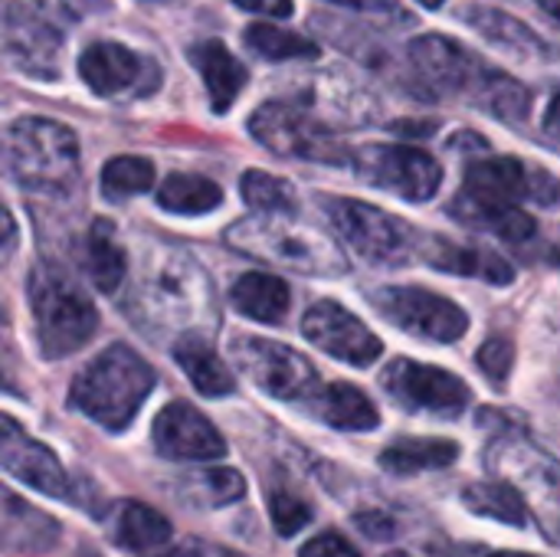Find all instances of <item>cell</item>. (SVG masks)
I'll return each instance as SVG.
<instances>
[{
	"instance_id": "1",
	"label": "cell",
	"mask_w": 560,
	"mask_h": 557,
	"mask_svg": "<svg viewBox=\"0 0 560 557\" xmlns=\"http://www.w3.org/2000/svg\"><path fill=\"white\" fill-rule=\"evenodd\" d=\"M125 312L148 335H207L217 328L213 282L190 253L158 246L154 253H148L131 299L125 302Z\"/></svg>"
},
{
	"instance_id": "2",
	"label": "cell",
	"mask_w": 560,
	"mask_h": 557,
	"mask_svg": "<svg viewBox=\"0 0 560 557\" xmlns=\"http://www.w3.org/2000/svg\"><path fill=\"white\" fill-rule=\"evenodd\" d=\"M154 368L128 345H108L72 381L69 404L108 433H121L151 397Z\"/></svg>"
},
{
	"instance_id": "3",
	"label": "cell",
	"mask_w": 560,
	"mask_h": 557,
	"mask_svg": "<svg viewBox=\"0 0 560 557\" xmlns=\"http://www.w3.org/2000/svg\"><path fill=\"white\" fill-rule=\"evenodd\" d=\"M226 243L249 259L312 279H338L348 272V256L341 246L292 217H243L226 230Z\"/></svg>"
},
{
	"instance_id": "4",
	"label": "cell",
	"mask_w": 560,
	"mask_h": 557,
	"mask_svg": "<svg viewBox=\"0 0 560 557\" xmlns=\"http://www.w3.org/2000/svg\"><path fill=\"white\" fill-rule=\"evenodd\" d=\"M36 341L46 361H62L89 345L98 332V309L82 282L59 263L39 259L26 279Z\"/></svg>"
},
{
	"instance_id": "5",
	"label": "cell",
	"mask_w": 560,
	"mask_h": 557,
	"mask_svg": "<svg viewBox=\"0 0 560 557\" xmlns=\"http://www.w3.org/2000/svg\"><path fill=\"white\" fill-rule=\"evenodd\" d=\"M7 171L10 177L43 197H69L79 184V141L72 128L52 118L26 115L7 128Z\"/></svg>"
},
{
	"instance_id": "6",
	"label": "cell",
	"mask_w": 560,
	"mask_h": 557,
	"mask_svg": "<svg viewBox=\"0 0 560 557\" xmlns=\"http://www.w3.org/2000/svg\"><path fill=\"white\" fill-rule=\"evenodd\" d=\"M482 463L492 476L512 483L522 492L532 522L551 545H560V460L541 450L525 430H515L499 433L489 443Z\"/></svg>"
},
{
	"instance_id": "7",
	"label": "cell",
	"mask_w": 560,
	"mask_h": 557,
	"mask_svg": "<svg viewBox=\"0 0 560 557\" xmlns=\"http://www.w3.org/2000/svg\"><path fill=\"white\" fill-rule=\"evenodd\" d=\"M249 135L279 158L318 161V164H351V151L302 105L266 102L249 115Z\"/></svg>"
},
{
	"instance_id": "8",
	"label": "cell",
	"mask_w": 560,
	"mask_h": 557,
	"mask_svg": "<svg viewBox=\"0 0 560 557\" xmlns=\"http://www.w3.org/2000/svg\"><path fill=\"white\" fill-rule=\"evenodd\" d=\"M230 358L240 374H246L262 394L285 401V404H305L318 387V368L295 348L256 338V335H236L230 341Z\"/></svg>"
},
{
	"instance_id": "9",
	"label": "cell",
	"mask_w": 560,
	"mask_h": 557,
	"mask_svg": "<svg viewBox=\"0 0 560 557\" xmlns=\"http://www.w3.org/2000/svg\"><path fill=\"white\" fill-rule=\"evenodd\" d=\"M328 223L338 230V236L358 250L364 259L374 263H404L413 253H420V236L410 223H404L394 213H384L381 207H371L364 200L351 197H322L318 200Z\"/></svg>"
},
{
	"instance_id": "10",
	"label": "cell",
	"mask_w": 560,
	"mask_h": 557,
	"mask_svg": "<svg viewBox=\"0 0 560 557\" xmlns=\"http://www.w3.org/2000/svg\"><path fill=\"white\" fill-rule=\"evenodd\" d=\"M351 167L377 190L410 204H427L443 184V167L433 154L410 144H364L351 151Z\"/></svg>"
},
{
	"instance_id": "11",
	"label": "cell",
	"mask_w": 560,
	"mask_h": 557,
	"mask_svg": "<svg viewBox=\"0 0 560 557\" xmlns=\"http://www.w3.org/2000/svg\"><path fill=\"white\" fill-rule=\"evenodd\" d=\"M371 305L381 318H387L413 338L450 345L469 332V315L453 299L420 286H384L371 292Z\"/></svg>"
},
{
	"instance_id": "12",
	"label": "cell",
	"mask_w": 560,
	"mask_h": 557,
	"mask_svg": "<svg viewBox=\"0 0 560 557\" xmlns=\"http://www.w3.org/2000/svg\"><path fill=\"white\" fill-rule=\"evenodd\" d=\"M381 384L404 410H413V414L459 417L472 401L463 378L436 364H420L410 358L390 361L387 371L381 374Z\"/></svg>"
},
{
	"instance_id": "13",
	"label": "cell",
	"mask_w": 560,
	"mask_h": 557,
	"mask_svg": "<svg viewBox=\"0 0 560 557\" xmlns=\"http://www.w3.org/2000/svg\"><path fill=\"white\" fill-rule=\"evenodd\" d=\"M410 62L430 92H446V95L466 92L476 102L482 98V92L495 79L492 66H486L476 53H469L456 39L440 36V33H427V36L413 39L410 43Z\"/></svg>"
},
{
	"instance_id": "14",
	"label": "cell",
	"mask_w": 560,
	"mask_h": 557,
	"mask_svg": "<svg viewBox=\"0 0 560 557\" xmlns=\"http://www.w3.org/2000/svg\"><path fill=\"white\" fill-rule=\"evenodd\" d=\"M82 82L102 98H141L161 85V66L121 43H92L79 56Z\"/></svg>"
},
{
	"instance_id": "15",
	"label": "cell",
	"mask_w": 560,
	"mask_h": 557,
	"mask_svg": "<svg viewBox=\"0 0 560 557\" xmlns=\"http://www.w3.org/2000/svg\"><path fill=\"white\" fill-rule=\"evenodd\" d=\"M62 33H66L62 23L3 0V46H7V56L26 76H36V79L59 76Z\"/></svg>"
},
{
	"instance_id": "16",
	"label": "cell",
	"mask_w": 560,
	"mask_h": 557,
	"mask_svg": "<svg viewBox=\"0 0 560 557\" xmlns=\"http://www.w3.org/2000/svg\"><path fill=\"white\" fill-rule=\"evenodd\" d=\"M302 335L315 348H322L325 355H331V358H338V361H345L351 368H368L384 351L381 338L354 312H348L345 305H338L331 299H322L305 312Z\"/></svg>"
},
{
	"instance_id": "17",
	"label": "cell",
	"mask_w": 560,
	"mask_h": 557,
	"mask_svg": "<svg viewBox=\"0 0 560 557\" xmlns=\"http://www.w3.org/2000/svg\"><path fill=\"white\" fill-rule=\"evenodd\" d=\"M151 440L171 463H210L226 456L223 433L187 401H174L154 417Z\"/></svg>"
},
{
	"instance_id": "18",
	"label": "cell",
	"mask_w": 560,
	"mask_h": 557,
	"mask_svg": "<svg viewBox=\"0 0 560 557\" xmlns=\"http://www.w3.org/2000/svg\"><path fill=\"white\" fill-rule=\"evenodd\" d=\"M472 194L518 204V200H535V204H560V181L545 174L541 167H532L518 158H489L476 161L466 167V187Z\"/></svg>"
},
{
	"instance_id": "19",
	"label": "cell",
	"mask_w": 560,
	"mask_h": 557,
	"mask_svg": "<svg viewBox=\"0 0 560 557\" xmlns=\"http://www.w3.org/2000/svg\"><path fill=\"white\" fill-rule=\"evenodd\" d=\"M0 463L3 469L20 479L23 486L43 492V496H56L72 502V489H69V476L62 469V463L56 460V453L43 443H36L33 437H26L10 417L3 420V440H0Z\"/></svg>"
},
{
	"instance_id": "20",
	"label": "cell",
	"mask_w": 560,
	"mask_h": 557,
	"mask_svg": "<svg viewBox=\"0 0 560 557\" xmlns=\"http://www.w3.org/2000/svg\"><path fill=\"white\" fill-rule=\"evenodd\" d=\"M420 259L440 272L479 279L489 286H512L515 282V266L509 259H502L499 253L479 246V243H453L446 236H430L427 243H420Z\"/></svg>"
},
{
	"instance_id": "21",
	"label": "cell",
	"mask_w": 560,
	"mask_h": 557,
	"mask_svg": "<svg viewBox=\"0 0 560 557\" xmlns=\"http://www.w3.org/2000/svg\"><path fill=\"white\" fill-rule=\"evenodd\" d=\"M453 220L472 227V230H486L495 233L509 243H528L538 233V223L532 213H525L518 204H505V200H492L472 190H459L450 204Z\"/></svg>"
},
{
	"instance_id": "22",
	"label": "cell",
	"mask_w": 560,
	"mask_h": 557,
	"mask_svg": "<svg viewBox=\"0 0 560 557\" xmlns=\"http://www.w3.org/2000/svg\"><path fill=\"white\" fill-rule=\"evenodd\" d=\"M302 410L312 414L315 420L328 423L331 430H345V433H368V430H377V423H381L374 401L348 381L322 384L302 404Z\"/></svg>"
},
{
	"instance_id": "23",
	"label": "cell",
	"mask_w": 560,
	"mask_h": 557,
	"mask_svg": "<svg viewBox=\"0 0 560 557\" xmlns=\"http://www.w3.org/2000/svg\"><path fill=\"white\" fill-rule=\"evenodd\" d=\"M187 59L194 62V69L200 72L210 105L217 115L230 112V105L236 102V95L243 92V85L249 82L246 66L220 43V39H207L187 49Z\"/></svg>"
},
{
	"instance_id": "24",
	"label": "cell",
	"mask_w": 560,
	"mask_h": 557,
	"mask_svg": "<svg viewBox=\"0 0 560 557\" xmlns=\"http://www.w3.org/2000/svg\"><path fill=\"white\" fill-rule=\"evenodd\" d=\"M62 529L56 519L23 502L13 492H3V548L13 555H46L56 548Z\"/></svg>"
},
{
	"instance_id": "25",
	"label": "cell",
	"mask_w": 560,
	"mask_h": 557,
	"mask_svg": "<svg viewBox=\"0 0 560 557\" xmlns=\"http://www.w3.org/2000/svg\"><path fill=\"white\" fill-rule=\"evenodd\" d=\"M108 532H112V542L131 555H154L161 552L167 542H171V522L144 506V502H121L112 515H108Z\"/></svg>"
},
{
	"instance_id": "26",
	"label": "cell",
	"mask_w": 560,
	"mask_h": 557,
	"mask_svg": "<svg viewBox=\"0 0 560 557\" xmlns=\"http://www.w3.org/2000/svg\"><path fill=\"white\" fill-rule=\"evenodd\" d=\"M463 20L479 30L489 43L502 46L509 56H518V59H538V56H548L541 36L525 26L522 20H515L512 13L499 10V7H489V3H472L463 10Z\"/></svg>"
},
{
	"instance_id": "27",
	"label": "cell",
	"mask_w": 560,
	"mask_h": 557,
	"mask_svg": "<svg viewBox=\"0 0 560 557\" xmlns=\"http://www.w3.org/2000/svg\"><path fill=\"white\" fill-rule=\"evenodd\" d=\"M230 305L243 318H253V322H262V325H279L292 309V292L272 272H246V276H240L233 282Z\"/></svg>"
},
{
	"instance_id": "28",
	"label": "cell",
	"mask_w": 560,
	"mask_h": 557,
	"mask_svg": "<svg viewBox=\"0 0 560 557\" xmlns=\"http://www.w3.org/2000/svg\"><path fill=\"white\" fill-rule=\"evenodd\" d=\"M171 358L180 364L187 381L203 394V397H230L236 391L233 371L223 364V358L207 345L203 335H184L171 348Z\"/></svg>"
},
{
	"instance_id": "29",
	"label": "cell",
	"mask_w": 560,
	"mask_h": 557,
	"mask_svg": "<svg viewBox=\"0 0 560 557\" xmlns=\"http://www.w3.org/2000/svg\"><path fill=\"white\" fill-rule=\"evenodd\" d=\"M79 259H82V272L89 276V282L105 295L118 292V286L128 276V256H125L121 243L115 240V227L108 220L92 223V230L85 233Z\"/></svg>"
},
{
	"instance_id": "30",
	"label": "cell",
	"mask_w": 560,
	"mask_h": 557,
	"mask_svg": "<svg viewBox=\"0 0 560 557\" xmlns=\"http://www.w3.org/2000/svg\"><path fill=\"white\" fill-rule=\"evenodd\" d=\"M459 460V443L440 437H404L381 453V469L394 476H417L430 469H446Z\"/></svg>"
},
{
	"instance_id": "31",
	"label": "cell",
	"mask_w": 560,
	"mask_h": 557,
	"mask_svg": "<svg viewBox=\"0 0 560 557\" xmlns=\"http://www.w3.org/2000/svg\"><path fill=\"white\" fill-rule=\"evenodd\" d=\"M223 204V190L217 181L200 174H167L158 187V207L180 217H200Z\"/></svg>"
},
{
	"instance_id": "32",
	"label": "cell",
	"mask_w": 560,
	"mask_h": 557,
	"mask_svg": "<svg viewBox=\"0 0 560 557\" xmlns=\"http://www.w3.org/2000/svg\"><path fill=\"white\" fill-rule=\"evenodd\" d=\"M463 506L472 512V515H482V519H495L502 525H512V529H525L532 522V512L522 499V492L512 486V483H472L463 489Z\"/></svg>"
},
{
	"instance_id": "33",
	"label": "cell",
	"mask_w": 560,
	"mask_h": 557,
	"mask_svg": "<svg viewBox=\"0 0 560 557\" xmlns=\"http://www.w3.org/2000/svg\"><path fill=\"white\" fill-rule=\"evenodd\" d=\"M177 492L197 509H226L246 496V479L236 469H200L184 476Z\"/></svg>"
},
{
	"instance_id": "34",
	"label": "cell",
	"mask_w": 560,
	"mask_h": 557,
	"mask_svg": "<svg viewBox=\"0 0 560 557\" xmlns=\"http://www.w3.org/2000/svg\"><path fill=\"white\" fill-rule=\"evenodd\" d=\"M246 46L269 59V62H285V59H318V43L305 39L302 33L272 26V23H253L246 26Z\"/></svg>"
},
{
	"instance_id": "35",
	"label": "cell",
	"mask_w": 560,
	"mask_h": 557,
	"mask_svg": "<svg viewBox=\"0 0 560 557\" xmlns=\"http://www.w3.org/2000/svg\"><path fill=\"white\" fill-rule=\"evenodd\" d=\"M243 200L256 210V213H269V217H292L299 210V197L295 187L285 177H276L269 171H246L243 184H240Z\"/></svg>"
},
{
	"instance_id": "36",
	"label": "cell",
	"mask_w": 560,
	"mask_h": 557,
	"mask_svg": "<svg viewBox=\"0 0 560 557\" xmlns=\"http://www.w3.org/2000/svg\"><path fill=\"white\" fill-rule=\"evenodd\" d=\"M154 187V164L138 154H118L102 167V197L105 200H128L148 194Z\"/></svg>"
},
{
	"instance_id": "37",
	"label": "cell",
	"mask_w": 560,
	"mask_h": 557,
	"mask_svg": "<svg viewBox=\"0 0 560 557\" xmlns=\"http://www.w3.org/2000/svg\"><path fill=\"white\" fill-rule=\"evenodd\" d=\"M312 515H315L312 506L305 499H299L295 492H289V489H272L269 492V519H272V529L282 538L299 535L312 522Z\"/></svg>"
},
{
	"instance_id": "38",
	"label": "cell",
	"mask_w": 560,
	"mask_h": 557,
	"mask_svg": "<svg viewBox=\"0 0 560 557\" xmlns=\"http://www.w3.org/2000/svg\"><path fill=\"white\" fill-rule=\"evenodd\" d=\"M482 374L495 384V387H505L509 384V374L515 368V345L509 338H489L479 355H476Z\"/></svg>"
},
{
	"instance_id": "39",
	"label": "cell",
	"mask_w": 560,
	"mask_h": 557,
	"mask_svg": "<svg viewBox=\"0 0 560 557\" xmlns=\"http://www.w3.org/2000/svg\"><path fill=\"white\" fill-rule=\"evenodd\" d=\"M299 557H364L345 535H338V532H325V535H315Z\"/></svg>"
},
{
	"instance_id": "40",
	"label": "cell",
	"mask_w": 560,
	"mask_h": 557,
	"mask_svg": "<svg viewBox=\"0 0 560 557\" xmlns=\"http://www.w3.org/2000/svg\"><path fill=\"white\" fill-rule=\"evenodd\" d=\"M354 525L361 529V535H368L371 542H390L397 538V519L387 515V512H377V509H368V512H358L354 515Z\"/></svg>"
},
{
	"instance_id": "41",
	"label": "cell",
	"mask_w": 560,
	"mask_h": 557,
	"mask_svg": "<svg viewBox=\"0 0 560 557\" xmlns=\"http://www.w3.org/2000/svg\"><path fill=\"white\" fill-rule=\"evenodd\" d=\"M10 3H20L26 10H36L62 26H72L75 20H82V10H79V0H10Z\"/></svg>"
},
{
	"instance_id": "42",
	"label": "cell",
	"mask_w": 560,
	"mask_h": 557,
	"mask_svg": "<svg viewBox=\"0 0 560 557\" xmlns=\"http://www.w3.org/2000/svg\"><path fill=\"white\" fill-rule=\"evenodd\" d=\"M328 3H338V7H348V10H361V13H387V16H397L400 23L410 20V13L397 0H328Z\"/></svg>"
},
{
	"instance_id": "43",
	"label": "cell",
	"mask_w": 560,
	"mask_h": 557,
	"mask_svg": "<svg viewBox=\"0 0 560 557\" xmlns=\"http://www.w3.org/2000/svg\"><path fill=\"white\" fill-rule=\"evenodd\" d=\"M236 7L259 13V16H289L292 13V0H233Z\"/></svg>"
},
{
	"instance_id": "44",
	"label": "cell",
	"mask_w": 560,
	"mask_h": 557,
	"mask_svg": "<svg viewBox=\"0 0 560 557\" xmlns=\"http://www.w3.org/2000/svg\"><path fill=\"white\" fill-rule=\"evenodd\" d=\"M154 557H233V552L217 548V545H203V542H184V545H177L174 552Z\"/></svg>"
},
{
	"instance_id": "45",
	"label": "cell",
	"mask_w": 560,
	"mask_h": 557,
	"mask_svg": "<svg viewBox=\"0 0 560 557\" xmlns=\"http://www.w3.org/2000/svg\"><path fill=\"white\" fill-rule=\"evenodd\" d=\"M545 131H548L555 141H560V95L551 98V105H548V112H545Z\"/></svg>"
},
{
	"instance_id": "46",
	"label": "cell",
	"mask_w": 560,
	"mask_h": 557,
	"mask_svg": "<svg viewBox=\"0 0 560 557\" xmlns=\"http://www.w3.org/2000/svg\"><path fill=\"white\" fill-rule=\"evenodd\" d=\"M3 223H7V253H3V256H10V253H13V243H16V230H13V213H3Z\"/></svg>"
},
{
	"instance_id": "47",
	"label": "cell",
	"mask_w": 560,
	"mask_h": 557,
	"mask_svg": "<svg viewBox=\"0 0 560 557\" xmlns=\"http://www.w3.org/2000/svg\"><path fill=\"white\" fill-rule=\"evenodd\" d=\"M541 3V10H548L551 16H558L560 20V0H538Z\"/></svg>"
},
{
	"instance_id": "48",
	"label": "cell",
	"mask_w": 560,
	"mask_h": 557,
	"mask_svg": "<svg viewBox=\"0 0 560 557\" xmlns=\"http://www.w3.org/2000/svg\"><path fill=\"white\" fill-rule=\"evenodd\" d=\"M486 557H538V555H522V552H492Z\"/></svg>"
},
{
	"instance_id": "49",
	"label": "cell",
	"mask_w": 560,
	"mask_h": 557,
	"mask_svg": "<svg viewBox=\"0 0 560 557\" xmlns=\"http://www.w3.org/2000/svg\"><path fill=\"white\" fill-rule=\"evenodd\" d=\"M420 3H423V7H440L443 0H420Z\"/></svg>"
},
{
	"instance_id": "50",
	"label": "cell",
	"mask_w": 560,
	"mask_h": 557,
	"mask_svg": "<svg viewBox=\"0 0 560 557\" xmlns=\"http://www.w3.org/2000/svg\"><path fill=\"white\" fill-rule=\"evenodd\" d=\"M384 557H413V555H407V552H390V555H384Z\"/></svg>"
}]
</instances>
